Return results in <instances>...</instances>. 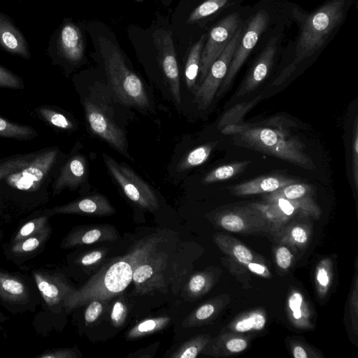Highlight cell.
Here are the masks:
<instances>
[{
  "label": "cell",
  "mask_w": 358,
  "mask_h": 358,
  "mask_svg": "<svg viewBox=\"0 0 358 358\" xmlns=\"http://www.w3.org/2000/svg\"><path fill=\"white\" fill-rule=\"evenodd\" d=\"M63 163L58 147L36 151L28 164L0 180V213H24L45 204Z\"/></svg>",
  "instance_id": "1"
},
{
  "label": "cell",
  "mask_w": 358,
  "mask_h": 358,
  "mask_svg": "<svg viewBox=\"0 0 358 358\" xmlns=\"http://www.w3.org/2000/svg\"><path fill=\"white\" fill-rule=\"evenodd\" d=\"M222 132L231 134L235 143L278 157L306 169L315 166L304 152L303 145L287 132L266 127L229 124Z\"/></svg>",
  "instance_id": "2"
},
{
  "label": "cell",
  "mask_w": 358,
  "mask_h": 358,
  "mask_svg": "<svg viewBox=\"0 0 358 358\" xmlns=\"http://www.w3.org/2000/svg\"><path fill=\"white\" fill-rule=\"evenodd\" d=\"M129 253L105 264L83 286L66 299L64 308L71 311L92 300L108 301L122 293L132 282Z\"/></svg>",
  "instance_id": "3"
},
{
  "label": "cell",
  "mask_w": 358,
  "mask_h": 358,
  "mask_svg": "<svg viewBox=\"0 0 358 358\" xmlns=\"http://www.w3.org/2000/svg\"><path fill=\"white\" fill-rule=\"evenodd\" d=\"M345 0H332L313 13L305 22L296 49L295 59L273 82L280 85L305 58L313 55L325 43L332 31L341 23Z\"/></svg>",
  "instance_id": "4"
},
{
  "label": "cell",
  "mask_w": 358,
  "mask_h": 358,
  "mask_svg": "<svg viewBox=\"0 0 358 358\" xmlns=\"http://www.w3.org/2000/svg\"><path fill=\"white\" fill-rule=\"evenodd\" d=\"M106 76L116 96L125 106L146 108L150 101L141 78L126 65L124 57L110 40L99 36Z\"/></svg>",
  "instance_id": "5"
},
{
  "label": "cell",
  "mask_w": 358,
  "mask_h": 358,
  "mask_svg": "<svg viewBox=\"0 0 358 358\" xmlns=\"http://www.w3.org/2000/svg\"><path fill=\"white\" fill-rule=\"evenodd\" d=\"M155 238L139 241L129 252L132 266V282L139 294L154 292L164 285V271L167 257L157 252Z\"/></svg>",
  "instance_id": "6"
},
{
  "label": "cell",
  "mask_w": 358,
  "mask_h": 358,
  "mask_svg": "<svg viewBox=\"0 0 358 358\" xmlns=\"http://www.w3.org/2000/svg\"><path fill=\"white\" fill-rule=\"evenodd\" d=\"M248 206L259 210L266 219L273 235L294 218L311 217L319 219L322 214L320 207L310 196L293 200L278 199L268 202H254Z\"/></svg>",
  "instance_id": "7"
},
{
  "label": "cell",
  "mask_w": 358,
  "mask_h": 358,
  "mask_svg": "<svg viewBox=\"0 0 358 358\" xmlns=\"http://www.w3.org/2000/svg\"><path fill=\"white\" fill-rule=\"evenodd\" d=\"M82 103L87 125L92 134L129 157L125 134L115 122L108 106L95 96L90 94L82 98Z\"/></svg>",
  "instance_id": "8"
},
{
  "label": "cell",
  "mask_w": 358,
  "mask_h": 358,
  "mask_svg": "<svg viewBox=\"0 0 358 358\" xmlns=\"http://www.w3.org/2000/svg\"><path fill=\"white\" fill-rule=\"evenodd\" d=\"M103 159L108 172L130 201L151 213L159 208L155 192L132 169L106 154Z\"/></svg>",
  "instance_id": "9"
},
{
  "label": "cell",
  "mask_w": 358,
  "mask_h": 358,
  "mask_svg": "<svg viewBox=\"0 0 358 358\" xmlns=\"http://www.w3.org/2000/svg\"><path fill=\"white\" fill-rule=\"evenodd\" d=\"M47 55L53 64L66 67L78 64L84 56V43L80 28L65 20L51 36Z\"/></svg>",
  "instance_id": "10"
},
{
  "label": "cell",
  "mask_w": 358,
  "mask_h": 358,
  "mask_svg": "<svg viewBox=\"0 0 358 358\" xmlns=\"http://www.w3.org/2000/svg\"><path fill=\"white\" fill-rule=\"evenodd\" d=\"M242 34V29L238 28L221 55L211 65L203 80L196 89L194 102L199 109H206L214 99L227 75Z\"/></svg>",
  "instance_id": "11"
},
{
  "label": "cell",
  "mask_w": 358,
  "mask_h": 358,
  "mask_svg": "<svg viewBox=\"0 0 358 358\" xmlns=\"http://www.w3.org/2000/svg\"><path fill=\"white\" fill-rule=\"evenodd\" d=\"M212 222L217 227L234 233H271V227L257 209L249 206H235L216 213Z\"/></svg>",
  "instance_id": "12"
},
{
  "label": "cell",
  "mask_w": 358,
  "mask_h": 358,
  "mask_svg": "<svg viewBox=\"0 0 358 358\" xmlns=\"http://www.w3.org/2000/svg\"><path fill=\"white\" fill-rule=\"evenodd\" d=\"M268 20V15L264 10L259 11L252 16L245 32L242 34L227 75L215 95L217 98L224 95L229 90L238 71L266 28Z\"/></svg>",
  "instance_id": "13"
},
{
  "label": "cell",
  "mask_w": 358,
  "mask_h": 358,
  "mask_svg": "<svg viewBox=\"0 0 358 358\" xmlns=\"http://www.w3.org/2000/svg\"><path fill=\"white\" fill-rule=\"evenodd\" d=\"M239 23L238 14L232 13L219 22L210 31L201 52L199 67L200 83L203 80L211 65L231 40L239 28Z\"/></svg>",
  "instance_id": "14"
},
{
  "label": "cell",
  "mask_w": 358,
  "mask_h": 358,
  "mask_svg": "<svg viewBox=\"0 0 358 358\" xmlns=\"http://www.w3.org/2000/svg\"><path fill=\"white\" fill-rule=\"evenodd\" d=\"M153 41L158 53V61L169 86L175 102L181 103L179 71L172 34L169 30L158 29L153 34Z\"/></svg>",
  "instance_id": "15"
},
{
  "label": "cell",
  "mask_w": 358,
  "mask_h": 358,
  "mask_svg": "<svg viewBox=\"0 0 358 358\" xmlns=\"http://www.w3.org/2000/svg\"><path fill=\"white\" fill-rule=\"evenodd\" d=\"M33 275L46 305L51 309L64 308L65 301L76 289L57 273L37 270Z\"/></svg>",
  "instance_id": "16"
},
{
  "label": "cell",
  "mask_w": 358,
  "mask_h": 358,
  "mask_svg": "<svg viewBox=\"0 0 358 358\" xmlns=\"http://www.w3.org/2000/svg\"><path fill=\"white\" fill-rule=\"evenodd\" d=\"M55 214H77L90 216H108L115 213V209L103 194H94L74 200L50 209Z\"/></svg>",
  "instance_id": "17"
},
{
  "label": "cell",
  "mask_w": 358,
  "mask_h": 358,
  "mask_svg": "<svg viewBox=\"0 0 358 358\" xmlns=\"http://www.w3.org/2000/svg\"><path fill=\"white\" fill-rule=\"evenodd\" d=\"M87 173L85 157L80 154L71 155L62 164L52 185V194L56 196L64 189H76L85 180Z\"/></svg>",
  "instance_id": "18"
},
{
  "label": "cell",
  "mask_w": 358,
  "mask_h": 358,
  "mask_svg": "<svg viewBox=\"0 0 358 358\" xmlns=\"http://www.w3.org/2000/svg\"><path fill=\"white\" fill-rule=\"evenodd\" d=\"M117 237L115 227L111 225L80 226L73 229L65 236L61 247L68 249L101 242L113 241Z\"/></svg>",
  "instance_id": "19"
},
{
  "label": "cell",
  "mask_w": 358,
  "mask_h": 358,
  "mask_svg": "<svg viewBox=\"0 0 358 358\" xmlns=\"http://www.w3.org/2000/svg\"><path fill=\"white\" fill-rule=\"evenodd\" d=\"M277 40L276 37L270 40L241 85L236 97L252 92L267 77L277 51Z\"/></svg>",
  "instance_id": "20"
},
{
  "label": "cell",
  "mask_w": 358,
  "mask_h": 358,
  "mask_svg": "<svg viewBox=\"0 0 358 358\" xmlns=\"http://www.w3.org/2000/svg\"><path fill=\"white\" fill-rule=\"evenodd\" d=\"M0 48L24 59L31 58L29 43L11 18L0 11Z\"/></svg>",
  "instance_id": "21"
},
{
  "label": "cell",
  "mask_w": 358,
  "mask_h": 358,
  "mask_svg": "<svg viewBox=\"0 0 358 358\" xmlns=\"http://www.w3.org/2000/svg\"><path fill=\"white\" fill-rule=\"evenodd\" d=\"M250 337L243 334L225 331L210 338L201 353L214 357H226L248 348Z\"/></svg>",
  "instance_id": "22"
},
{
  "label": "cell",
  "mask_w": 358,
  "mask_h": 358,
  "mask_svg": "<svg viewBox=\"0 0 358 358\" xmlns=\"http://www.w3.org/2000/svg\"><path fill=\"white\" fill-rule=\"evenodd\" d=\"M294 182L295 180L282 176H266L231 187L230 192L236 196L270 193Z\"/></svg>",
  "instance_id": "23"
},
{
  "label": "cell",
  "mask_w": 358,
  "mask_h": 358,
  "mask_svg": "<svg viewBox=\"0 0 358 358\" xmlns=\"http://www.w3.org/2000/svg\"><path fill=\"white\" fill-rule=\"evenodd\" d=\"M229 294L216 296L194 310L182 321L185 327H199L213 321L230 301Z\"/></svg>",
  "instance_id": "24"
},
{
  "label": "cell",
  "mask_w": 358,
  "mask_h": 358,
  "mask_svg": "<svg viewBox=\"0 0 358 358\" xmlns=\"http://www.w3.org/2000/svg\"><path fill=\"white\" fill-rule=\"evenodd\" d=\"M213 240L223 253L243 266L252 262H264L262 258L256 256L246 245L233 236L216 233Z\"/></svg>",
  "instance_id": "25"
},
{
  "label": "cell",
  "mask_w": 358,
  "mask_h": 358,
  "mask_svg": "<svg viewBox=\"0 0 358 358\" xmlns=\"http://www.w3.org/2000/svg\"><path fill=\"white\" fill-rule=\"evenodd\" d=\"M287 313L290 322L300 329H312V312L304 296L298 290L292 291L287 303Z\"/></svg>",
  "instance_id": "26"
},
{
  "label": "cell",
  "mask_w": 358,
  "mask_h": 358,
  "mask_svg": "<svg viewBox=\"0 0 358 358\" xmlns=\"http://www.w3.org/2000/svg\"><path fill=\"white\" fill-rule=\"evenodd\" d=\"M50 226L43 231L10 244L8 252L12 257L27 259L38 254L50 236Z\"/></svg>",
  "instance_id": "27"
},
{
  "label": "cell",
  "mask_w": 358,
  "mask_h": 358,
  "mask_svg": "<svg viewBox=\"0 0 358 358\" xmlns=\"http://www.w3.org/2000/svg\"><path fill=\"white\" fill-rule=\"evenodd\" d=\"M266 324V314L264 309L257 308L236 317L226 327V331L245 334L263 330Z\"/></svg>",
  "instance_id": "28"
},
{
  "label": "cell",
  "mask_w": 358,
  "mask_h": 358,
  "mask_svg": "<svg viewBox=\"0 0 358 358\" xmlns=\"http://www.w3.org/2000/svg\"><path fill=\"white\" fill-rule=\"evenodd\" d=\"M29 289L16 275L0 271V298L8 303H22L28 299Z\"/></svg>",
  "instance_id": "29"
},
{
  "label": "cell",
  "mask_w": 358,
  "mask_h": 358,
  "mask_svg": "<svg viewBox=\"0 0 358 358\" xmlns=\"http://www.w3.org/2000/svg\"><path fill=\"white\" fill-rule=\"evenodd\" d=\"M34 112L39 119L52 127L62 131H73L76 129L73 119L57 107L43 105L34 108Z\"/></svg>",
  "instance_id": "30"
},
{
  "label": "cell",
  "mask_w": 358,
  "mask_h": 358,
  "mask_svg": "<svg viewBox=\"0 0 358 358\" xmlns=\"http://www.w3.org/2000/svg\"><path fill=\"white\" fill-rule=\"evenodd\" d=\"M274 235L282 244L303 249L309 242L310 229L306 224L294 223L283 227Z\"/></svg>",
  "instance_id": "31"
},
{
  "label": "cell",
  "mask_w": 358,
  "mask_h": 358,
  "mask_svg": "<svg viewBox=\"0 0 358 358\" xmlns=\"http://www.w3.org/2000/svg\"><path fill=\"white\" fill-rule=\"evenodd\" d=\"M217 280L216 275L210 270L194 273L186 284L184 291L190 300L201 298L208 293Z\"/></svg>",
  "instance_id": "32"
},
{
  "label": "cell",
  "mask_w": 358,
  "mask_h": 358,
  "mask_svg": "<svg viewBox=\"0 0 358 358\" xmlns=\"http://www.w3.org/2000/svg\"><path fill=\"white\" fill-rule=\"evenodd\" d=\"M51 216H52V214L50 209H44L33 213L14 235L10 244L17 243L45 229L50 226L48 220Z\"/></svg>",
  "instance_id": "33"
},
{
  "label": "cell",
  "mask_w": 358,
  "mask_h": 358,
  "mask_svg": "<svg viewBox=\"0 0 358 358\" xmlns=\"http://www.w3.org/2000/svg\"><path fill=\"white\" fill-rule=\"evenodd\" d=\"M205 38V35L201 36L199 40L193 45L185 64V79L186 85L189 90L195 88Z\"/></svg>",
  "instance_id": "34"
},
{
  "label": "cell",
  "mask_w": 358,
  "mask_h": 358,
  "mask_svg": "<svg viewBox=\"0 0 358 358\" xmlns=\"http://www.w3.org/2000/svg\"><path fill=\"white\" fill-rule=\"evenodd\" d=\"M38 135V131L34 127L15 123L0 116V138L29 141Z\"/></svg>",
  "instance_id": "35"
},
{
  "label": "cell",
  "mask_w": 358,
  "mask_h": 358,
  "mask_svg": "<svg viewBox=\"0 0 358 358\" xmlns=\"http://www.w3.org/2000/svg\"><path fill=\"white\" fill-rule=\"evenodd\" d=\"M313 190L311 185L296 182L267 194L264 197V201L268 202L278 199H298L310 196Z\"/></svg>",
  "instance_id": "36"
},
{
  "label": "cell",
  "mask_w": 358,
  "mask_h": 358,
  "mask_svg": "<svg viewBox=\"0 0 358 358\" xmlns=\"http://www.w3.org/2000/svg\"><path fill=\"white\" fill-rule=\"evenodd\" d=\"M169 317H157L144 320L132 328L126 334L127 339H135L157 332L165 328L170 322Z\"/></svg>",
  "instance_id": "37"
},
{
  "label": "cell",
  "mask_w": 358,
  "mask_h": 358,
  "mask_svg": "<svg viewBox=\"0 0 358 358\" xmlns=\"http://www.w3.org/2000/svg\"><path fill=\"white\" fill-rule=\"evenodd\" d=\"M333 280V266L329 258L322 259L317 264L315 271V287L317 296L325 298Z\"/></svg>",
  "instance_id": "38"
},
{
  "label": "cell",
  "mask_w": 358,
  "mask_h": 358,
  "mask_svg": "<svg viewBox=\"0 0 358 358\" xmlns=\"http://www.w3.org/2000/svg\"><path fill=\"white\" fill-rule=\"evenodd\" d=\"M215 145V143H210L194 148L180 161L177 170L184 171L201 165L208 159Z\"/></svg>",
  "instance_id": "39"
},
{
  "label": "cell",
  "mask_w": 358,
  "mask_h": 358,
  "mask_svg": "<svg viewBox=\"0 0 358 358\" xmlns=\"http://www.w3.org/2000/svg\"><path fill=\"white\" fill-rule=\"evenodd\" d=\"M211 337L209 334H199L182 344L171 355V358H196L201 354Z\"/></svg>",
  "instance_id": "40"
},
{
  "label": "cell",
  "mask_w": 358,
  "mask_h": 358,
  "mask_svg": "<svg viewBox=\"0 0 358 358\" xmlns=\"http://www.w3.org/2000/svg\"><path fill=\"white\" fill-rule=\"evenodd\" d=\"M250 163V161H245L219 166L209 172L201 182L210 184L231 178L242 172Z\"/></svg>",
  "instance_id": "41"
},
{
  "label": "cell",
  "mask_w": 358,
  "mask_h": 358,
  "mask_svg": "<svg viewBox=\"0 0 358 358\" xmlns=\"http://www.w3.org/2000/svg\"><path fill=\"white\" fill-rule=\"evenodd\" d=\"M36 153V151L0 158V180L9 173L28 164L34 157Z\"/></svg>",
  "instance_id": "42"
},
{
  "label": "cell",
  "mask_w": 358,
  "mask_h": 358,
  "mask_svg": "<svg viewBox=\"0 0 358 358\" xmlns=\"http://www.w3.org/2000/svg\"><path fill=\"white\" fill-rule=\"evenodd\" d=\"M227 1L228 0H206L191 13L187 22L193 23L212 15L223 7Z\"/></svg>",
  "instance_id": "43"
},
{
  "label": "cell",
  "mask_w": 358,
  "mask_h": 358,
  "mask_svg": "<svg viewBox=\"0 0 358 358\" xmlns=\"http://www.w3.org/2000/svg\"><path fill=\"white\" fill-rule=\"evenodd\" d=\"M22 78L8 69L0 64V89L23 90Z\"/></svg>",
  "instance_id": "44"
},
{
  "label": "cell",
  "mask_w": 358,
  "mask_h": 358,
  "mask_svg": "<svg viewBox=\"0 0 358 358\" xmlns=\"http://www.w3.org/2000/svg\"><path fill=\"white\" fill-rule=\"evenodd\" d=\"M107 252L106 249L92 250L78 257L76 263L83 268H93L102 262Z\"/></svg>",
  "instance_id": "45"
},
{
  "label": "cell",
  "mask_w": 358,
  "mask_h": 358,
  "mask_svg": "<svg viewBox=\"0 0 358 358\" xmlns=\"http://www.w3.org/2000/svg\"><path fill=\"white\" fill-rule=\"evenodd\" d=\"M290 350L294 358H321L323 357L311 346L299 341L290 342Z\"/></svg>",
  "instance_id": "46"
},
{
  "label": "cell",
  "mask_w": 358,
  "mask_h": 358,
  "mask_svg": "<svg viewBox=\"0 0 358 358\" xmlns=\"http://www.w3.org/2000/svg\"><path fill=\"white\" fill-rule=\"evenodd\" d=\"M127 316V306L122 299H118L113 305L110 319L115 327L124 325Z\"/></svg>",
  "instance_id": "47"
},
{
  "label": "cell",
  "mask_w": 358,
  "mask_h": 358,
  "mask_svg": "<svg viewBox=\"0 0 358 358\" xmlns=\"http://www.w3.org/2000/svg\"><path fill=\"white\" fill-rule=\"evenodd\" d=\"M106 303V301L95 299L90 301L87 303L84 314L86 324H93L99 318L103 313Z\"/></svg>",
  "instance_id": "48"
},
{
  "label": "cell",
  "mask_w": 358,
  "mask_h": 358,
  "mask_svg": "<svg viewBox=\"0 0 358 358\" xmlns=\"http://www.w3.org/2000/svg\"><path fill=\"white\" fill-rule=\"evenodd\" d=\"M275 261L279 268L286 271L293 262V255L285 244L279 245L275 250Z\"/></svg>",
  "instance_id": "49"
},
{
  "label": "cell",
  "mask_w": 358,
  "mask_h": 358,
  "mask_svg": "<svg viewBox=\"0 0 358 358\" xmlns=\"http://www.w3.org/2000/svg\"><path fill=\"white\" fill-rule=\"evenodd\" d=\"M352 178L356 190L358 188V120L354 122L352 141Z\"/></svg>",
  "instance_id": "50"
},
{
  "label": "cell",
  "mask_w": 358,
  "mask_h": 358,
  "mask_svg": "<svg viewBox=\"0 0 358 358\" xmlns=\"http://www.w3.org/2000/svg\"><path fill=\"white\" fill-rule=\"evenodd\" d=\"M350 298V313L354 326V331H357V277L355 273L354 277L353 289Z\"/></svg>",
  "instance_id": "51"
},
{
  "label": "cell",
  "mask_w": 358,
  "mask_h": 358,
  "mask_svg": "<svg viewBox=\"0 0 358 358\" xmlns=\"http://www.w3.org/2000/svg\"><path fill=\"white\" fill-rule=\"evenodd\" d=\"M39 358H76L78 357L76 352L73 349L59 348L43 352L38 355Z\"/></svg>",
  "instance_id": "52"
},
{
  "label": "cell",
  "mask_w": 358,
  "mask_h": 358,
  "mask_svg": "<svg viewBox=\"0 0 358 358\" xmlns=\"http://www.w3.org/2000/svg\"><path fill=\"white\" fill-rule=\"evenodd\" d=\"M245 266L253 273L259 276L270 278L271 273L264 262H252L247 264Z\"/></svg>",
  "instance_id": "53"
},
{
  "label": "cell",
  "mask_w": 358,
  "mask_h": 358,
  "mask_svg": "<svg viewBox=\"0 0 358 358\" xmlns=\"http://www.w3.org/2000/svg\"><path fill=\"white\" fill-rule=\"evenodd\" d=\"M136 1H141V0H136Z\"/></svg>",
  "instance_id": "54"
}]
</instances>
